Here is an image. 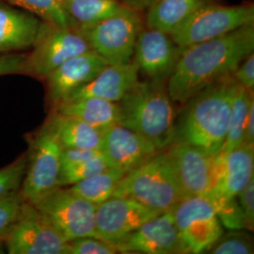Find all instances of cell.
Wrapping results in <instances>:
<instances>
[{"mask_svg":"<svg viewBox=\"0 0 254 254\" xmlns=\"http://www.w3.org/2000/svg\"><path fill=\"white\" fill-rule=\"evenodd\" d=\"M171 212L184 254L206 253L223 235L215 206L206 196H184Z\"/></svg>","mask_w":254,"mask_h":254,"instance_id":"obj_8","label":"cell"},{"mask_svg":"<svg viewBox=\"0 0 254 254\" xmlns=\"http://www.w3.org/2000/svg\"><path fill=\"white\" fill-rule=\"evenodd\" d=\"M254 23V2L223 5L212 1L197 9L171 36L182 48L223 36Z\"/></svg>","mask_w":254,"mask_h":254,"instance_id":"obj_5","label":"cell"},{"mask_svg":"<svg viewBox=\"0 0 254 254\" xmlns=\"http://www.w3.org/2000/svg\"><path fill=\"white\" fill-rule=\"evenodd\" d=\"M42 19L35 14L0 4V53L32 47Z\"/></svg>","mask_w":254,"mask_h":254,"instance_id":"obj_20","label":"cell"},{"mask_svg":"<svg viewBox=\"0 0 254 254\" xmlns=\"http://www.w3.org/2000/svg\"><path fill=\"white\" fill-rule=\"evenodd\" d=\"M218 218L222 225L235 231L247 229L246 221L237 199L215 205Z\"/></svg>","mask_w":254,"mask_h":254,"instance_id":"obj_33","label":"cell"},{"mask_svg":"<svg viewBox=\"0 0 254 254\" xmlns=\"http://www.w3.org/2000/svg\"><path fill=\"white\" fill-rule=\"evenodd\" d=\"M100 151L110 168L125 174L160 152L144 136L120 124L104 130Z\"/></svg>","mask_w":254,"mask_h":254,"instance_id":"obj_16","label":"cell"},{"mask_svg":"<svg viewBox=\"0 0 254 254\" xmlns=\"http://www.w3.org/2000/svg\"><path fill=\"white\" fill-rule=\"evenodd\" d=\"M21 191L14 190L0 197V239L4 241L18 218L23 204Z\"/></svg>","mask_w":254,"mask_h":254,"instance_id":"obj_30","label":"cell"},{"mask_svg":"<svg viewBox=\"0 0 254 254\" xmlns=\"http://www.w3.org/2000/svg\"><path fill=\"white\" fill-rule=\"evenodd\" d=\"M183 49L171 34L143 26L136 39L132 62L146 79L167 84Z\"/></svg>","mask_w":254,"mask_h":254,"instance_id":"obj_13","label":"cell"},{"mask_svg":"<svg viewBox=\"0 0 254 254\" xmlns=\"http://www.w3.org/2000/svg\"><path fill=\"white\" fill-rule=\"evenodd\" d=\"M254 50V23L183 49L167 90L173 103L184 105L209 85L232 75Z\"/></svg>","mask_w":254,"mask_h":254,"instance_id":"obj_1","label":"cell"},{"mask_svg":"<svg viewBox=\"0 0 254 254\" xmlns=\"http://www.w3.org/2000/svg\"><path fill=\"white\" fill-rule=\"evenodd\" d=\"M244 143L254 145V100L251 103L247 124H246L245 140Z\"/></svg>","mask_w":254,"mask_h":254,"instance_id":"obj_38","label":"cell"},{"mask_svg":"<svg viewBox=\"0 0 254 254\" xmlns=\"http://www.w3.org/2000/svg\"><path fill=\"white\" fill-rule=\"evenodd\" d=\"M239 87L226 76L192 96L175 122L174 141L200 149L215 157L224 144L232 103Z\"/></svg>","mask_w":254,"mask_h":254,"instance_id":"obj_2","label":"cell"},{"mask_svg":"<svg viewBox=\"0 0 254 254\" xmlns=\"http://www.w3.org/2000/svg\"><path fill=\"white\" fill-rule=\"evenodd\" d=\"M62 5L76 26L94 24L132 10L119 0H64Z\"/></svg>","mask_w":254,"mask_h":254,"instance_id":"obj_24","label":"cell"},{"mask_svg":"<svg viewBox=\"0 0 254 254\" xmlns=\"http://www.w3.org/2000/svg\"><path fill=\"white\" fill-rule=\"evenodd\" d=\"M254 241L252 237L241 232H230L220 236L206 253L213 254H253Z\"/></svg>","mask_w":254,"mask_h":254,"instance_id":"obj_29","label":"cell"},{"mask_svg":"<svg viewBox=\"0 0 254 254\" xmlns=\"http://www.w3.org/2000/svg\"><path fill=\"white\" fill-rule=\"evenodd\" d=\"M63 148L48 122L32 136L20 190L24 200L34 204L60 187Z\"/></svg>","mask_w":254,"mask_h":254,"instance_id":"obj_7","label":"cell"},{"mask_svg":"<svg viewBox=\"0 0 254 254\" xmlns=\"http://www.w3.org/2000/svg\"><path fill=\"white\" fill-rule=\"evenodd\" d=\"M54 112L79 119L102 131L120 122L118 103L96 97L67 99L55 106Z\"/></svg>","mask_w":254,"mask_h":254,"instance_id":"obj_21","label":"cell"},{"mask_svg":"<svg viewBox=\"0 0 254 254\" xmlns=\"http://www.w3.org/2000/svg\"><path fill=\"white\" fill-rule=\"evenodd\" d=\"M4 243L9 254H65L67 242L34 204L24 200Z\"/></svg>","mask_w":254,"mask_h":254,"instance_id":"obj_11","label":"cell"},{"mask_svg":"<svg viewBox=\"0 0 254 254\" xmlns=\"http://www.w3.org/2000/svg\"><path fill=\"white\" fill-rule=\"evenodd\" d=\"M101 153L100 150L78 149V148H63L62 167L80 163Z\"/></svg>","mask_w":254,"mask_h":254,"instance_id":"obj_37","label":"cell"},{"mask_svg":"<svg viewBox=\"0 0 254 254\" xmlns=\"http://www.w3.org/2000/svg\"><path fill=\"white\" fill-rule=\"evenodd\" d=\"M212 1L217 0H156L144 11V26L171 34L197 9Z\"/></svg>","mask_w":254,"mask_h":254,"instance_id":"obj_22","label":"cell"},{"mask_svg":"<svg viewBox=\"0 0 254 254\" xmlns=\"http://www.w3.org/2000/svg\"><path fill=\"white\" fill-rule=\"evenodd\" d=\"M61 1V3H62V1H64V0H60Z\"/></svg>","mask_w":254,"mask_h":254,"instance_id":"obj_41","label":"cell"},{"mask_svg":"<svg viewBox=\"0 0 254 254\" xmlns=\"http://www.w3.org/2000/svg\"><path fill=\"white\" fill-rule=\"evenodd\" d=\"M64 148L100 150L103 132L79 119L57 112L47 120Z\"/></svg>","mask_w":254,"mask_h":254,"instance_id":"obj_23","label":"cell"},{"mask_svg":"<svg viewBox=\"0 0 254 254\" xmlns=\"http://www.w3.org/2000/svg\"><path fill=\"white\" fill-rule=\"evenodd\" d=\"M27 153L16 160L0 169V197L18 190L27 170Z\"/></svg>","mask_w":254,"mask_h":254,"instance_id":"obj_31","label":"cell"},{"mask_svg":"<svg viewBox=\"0 0 254 254\" xmlns=\"http://www.w3.org/2000/svg\"><path fill=\"white\" fill-rule=\"evenodd\" d=\"M112 197H128L164 213L172 210L184 194L169 155L160 151L145 163L125 174Z\"/></svg>","mask_w":254,"mask_h":254,"instance_id":"obj_4","label":"cell"},{"mask_svg":"<svg viewBox=\"0 0 254 254\" xmlns=\"http://www.w3.org/2000/svg\"><path fill=\"white\" fill-rule=\"evenodd\" d=\"M237 201L242 211L246 221V228L254 231V177L241 191L237 197Z\"/></svg>","mask_w":254,"mask_h":254,"instance_id":"obj_34","label":"cell"},{"mask_svg":"<svg viewBox=\"0 0 254 254\" xmlns=\"http://www.w3.org/2000/svg\"><path fill=\"white\" fill-rule=\"evenodd\" d=\"M114 246L120 254H184L171 210L149 219Z\"/></svg>","mask_w":254,"mask_h":254,"instance_id":"obj_15","label":"cell"},{"mask_svg":"<svg viewBox=\"0 0 254 254\" xmlns=\"http://www.w3.org/2000/svg\"><path fill=\"white\" fill-rule=\"evenodd\" d=\"M108 63L93 50L74 56L45 77L48 103L54 108L93 79Z\"/></svg>","mask_w":254,"mask_h":254,"instance_id":"obj_17","label":"cell"},{"mask_svg":"<svg viewBox=\"0 0 254 254\" xmlns=\"http://www.w3.org/2000/svg\"><path fill=\"white\" fill-rule=\"evenodd\" d=\"M237 83L246 90L254 91V52L248 55L239 64L233 73Z\"/></svg>","mask_w":254,"mask_h":254,"instance_id":"obj_35","label":"cell"},{"mask_svg":"<svg viewBox=\"0 0 254 254\" xmlns=\"http://www.w3.org/2000/svg\"><path fill=\"white\" fill-rule=\"evenodd\" d=\"M109 167L108 161L100 153L88 160L82 161L80 163L73 164L70 166H64L61 169L59 186L66 187L72 186L77 182L81 181L92 175L102 173L108 170Z\"/></svg>","mask_w":254,"mask_h":254,"instance_id":"obj_28","label":"cell"},{"mask_svg":"<svg viewBox=\"0 0 254 254\" xmlns=\"http://www.w3.org/2000/svg\"><path fill=\"white\" fill-rule=\"evenodd\" d=\"M125 173L122 171L109 168L91 177L73 184L70 188L76 195L98 205L112 197L114 190Z\"/></svg>","mask_w":254,"mask_h":254,"instance_id":"obj_26","label":"cell"},{"mask_svg":"<svg viewBox=\"0 0 254 254\" xmlns=\"http://www.w3.org/2000/svg\"><path fill=\"white\" fill-rule=\"evenodd\" d=\"M254 100V91H248L239 85L232 103L226 138L219 153H229L244 143L248 113Z\"/></svg>","mask_w":254,"mask_h":254,"instance_id":"obj_25","label":"cell"},{"mask_svg":"<svg viewBox=\"0 0 254 254\" xmlns=\"http://www.w3.org/2000/svg\"><path fill=\"white\" fill-rule=\"evenodd\" d=\"M65 242L79 237H95L96 204L59 187L34 203Z\"/></svg>","mask_w":254,"mask_h":254,"instance_id":"obj_9","label":"cell"},{"mask_svg":"<svg viewBox=\"0 0 254 254\" xmlns=\"http://www.w3.org/2000/svg\"><path fill=\"white\" fill-rule=\"evenodd\" d=\"M26 55H0V76L14 73H25Z\"/></svg>","mask_w":254,"mask_h":254,"instance_id":"obj_36","label":"cell"},{"mask_svg":"<svg viewBox=\"0 0 254 254\" xmlns=\"http://www.w3.org/2000/svg\"><path fill=\"white\" fill-rule=\"evenodd\" d=\"M130 9H135L140 12H144L156 0H119Z\"/></svg>","mask_w":254,"mask_h":254,"instance_id":"obj_39","label":"cell"},{"mask_svg":"<svg viewBox=\"0 0 254 254\" xmlns=\"http://www.w3.org/2000/svg\"><path fill=\"white\" fill-rule=\"evenodd\" d=\"M254 177V145L243 143L214 157L213 179L208 195L212 203L218 205L235 200Z\"/></svg>","mask_w":254,"mask_h":254,"instance_id":"obj_12","label":"cell"},{"mask_svg":"<svg viewBox=\"0 0 254 254\" xmlns=\"http://www.w3.org/2000/svg\"><path fill=\"white\" fill-rule=\"evenodd\" d=\"M138 73L132 61L127 64H108L93 79L73 91L67 99L96 97L118 103L138 81Z\"/></svg>","mask_w":254,"mask_h":254,"instance_id":"obj_19","label":"cell"},{"mask_svg":"<svg viewBox=\"0 0 254 254\" xmlns=\"http://www.w3.org/2000/svg\"><path fill=\"white\" fill-rule=\"evenodd\" d=\"M161 214L128 197H111L96 206L95 237L112 245Z\"/></svg>","mask_w":254,"mask_h":254,"instance_id":"obj_14","label":"cell"},{"mask_svg":"<svg viewBox=\"0 0 254 254\" xmlns=\"http://www.w3.org/2000/svg\"><path fill=\"white\" fill-rule=\"evenodd\" d=\"M118 104L120 125L144 136L158 151L173 144L176 112L166 83L138 80Z\"/></svg>","mask_w":254,"mask_h":254,"instance_id":"obj_3","label":"cell"},{"mask_svg":"<svg viewBox=\"0 0 254 254\" xmlns=\"http://www.w3.org/2000/svg\"><path fill=\"white\" fill-rule=\"evenodd\" d=\"M118 254L115 246L92 236L73 239L67 242L65 248V254Z\"/></svg>","mask_w":254,"mask_h":254,"instance_id":"obj_32","label":"cell"},{"mask_svg":"<svg viewBox=\"0 0 254 254\" xmlns=\"http://www.w3.org/2000/svg\"><path fill=\"white\" fill-rule=\"evenodd\" d=\"M32 48L27 56L25 74L43 79L67 60L91 50L74 28L59 27L43 20Z\"/></svg>","mask_w":254,"mask_h":254,"instance_id":"obj_10","label":"cell"},{"mask_svg":"<svg viewBox=\"0 0 254 254\" xmlns=\"http://www.w3.org/2000/svg\"><path fill=\"white\" fill-rule=\"evenodd\" d=\"M4 251H5V249H4V241L0 239V254H4L5 253Z\"/></svg>","mask_w":254,"mask_h":254,"instance_id":"obj_40","label":"cell"},{"mask_svg":"<svg viewBox=\"0 0 254 254\" xmlns=\"http://www.w3.org/2000/svg\"><path fill=\"white\" fill-rule=\"evenodd\" d=\"M143 26L142 12L132 9L94 24L77 25L74 29L108 64H122L132 61Z\"/></svg>","mask_w":254,"mask_h":254,"instance_id":"obj_6","label":"cell"},{"mask_svg":"<svg viewBox=\"0 0 254 254\" xmlns=\"http://www.w3.org/2000/svg\"><path fill=\"white\" fill-rule=\"evenodd\" d=\"M27 11L35 14L43 21L59 27L75 28L76 24L64 9L60 0H8Z\"/></svg>","mask_w":254,"mask_h":254,"instance_id":"obj_27","label":"cell"},{"mask_svg":"<svg viewBox=\"0 0 254 254\" xmlns=\"http://www.w3.org/2000/svg\"><path fill=\"white\" fill-rule=\"evenodd\" d=\"M166 152L184 196H207L212 186L214 157L180 141H173Z\"/></svg>","mask_w":254,"mask_h":254,"instance_id":"obj_18","label":"cell"}]
</instances>
